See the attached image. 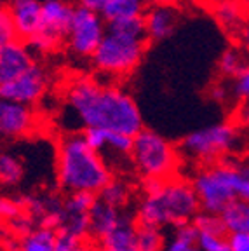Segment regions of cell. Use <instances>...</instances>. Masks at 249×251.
Segmentation results:
<instances>
[{"instance_id": "obj_1", "label": "cell", "mask_w": 249, "mask_h": 251, "mask_svg": "<svg viewBox=\"0 0 249 251\" xmlns=\"http://www.w3.org/2000/svg\"><path fill=\"white\" fill-rule=\"evenodd\" d=\"M65 114L82 131L106 129L134 138L145 129L140 106L124 87L87 75L66 84Z\"/></svg>"}, {"instance_id": "obj_2", "label": "cell", "mask_w": 249, "mask_h": 251, "mask_svg": "<svg viewBox=\"0 0 249 251\" xmlns=\"http://www.w3.org/2000/svg\"><path fill=\"white\" fill-rule=\"evenodd\" d=\"M56 180L63 192L98 196L113 180V171L101 153L87 145L82 131L65 133L56 147Z\"/></svg>"}, {"instance_id": "obj_3", "label": "cell", "mask_w": 249, "mask_h": 251, "mask_svg": "<svg viewBox=\"0 0 249 251\" xmlns=\"http://www.w3.org/2000/svg\"><path fill=\"white\" fill-rule=\"evenodd\" d=\"M200 211V202L194 187L181 178L164 181L157 194H145L136 209V222L150 227H168L192 222Z\"/></svg>"}, {"instance_id": "obj_4", "label": "cell", "mask_w": 249, "mask_h": 251, "mask_svg": "<svg viewBox=\"0 0 249 251\" xmlns=\"http://www.w3.org/2000/svg\"><path fill=\"white\" fill-rule=\"evenodd\" d=\"M147 37L108 26L105 39L91 58L94 70L108 78H122L136 70L147 52Z\"/></svg>"}, {"instance_id": "obj_5", "label": "cell", "mask_w": 249, "mask_h": 251, "mask_svg": "<svg viewBox=\"0 0 249 251\" xmlns=\"http://www.w3.org/2000/svg\"><path fill=\"white\" fill-rule=\"evenodd\" d=\"M131 164L145 180H169L178 173L179 152L168 138L145 127L132 138Z\"/></svg>"}, {"instance_id": "obj_6", "label": "cell", "mask_w": 249, "mask_h": 251, "mask_svg": "<svg viewBox=\"0 0 249 251\" xmlns=\"http://www.w3.org/2000/svg\"><path fill=\"white\" fill-rule=\"evenodd\" d=\"M241 168L235 162H218L197 173L192 181L200 202V209L222 215L230 204L237 201Z\"/></svg>"}, {"instance_id": "obj_7", "label": "cell", "mask_w": 249, "mask_h": 251, "mask_svg": "<svg viewBox=\"0 0 249 251\" xmlns=\"http://www.w3.org/2000/svg\"><path fill=\"white\" fill-rule=\"evenodd\" d=\"M241 129L232 122L211 124L188 133L179 143L181 153L200 162H214L239 149Z\"/></svg>"}, {"instance_id": "obj_8", "label": "cell", "mask_w": 249, "mask_h": 251, "mask_svg": "<svg viewBox=\"0 0 249 251\" xmlns=\"http://www.w3.org/2000/svg\"><path fill=\"white\" fill-rule=\"evenodd\" d=\"M77 5L72 0H44L42 28L25 42L33 54H52L65 46Z\"/></svg>"}, {"instance_id": "obj_9", "label": "cell", "mask_w": 249, "mask_h": 251, "mask_svg": "<svg viewBox=\"0 0 249 251\" xmlns=\"http://www.w3.org/2000/svg\"><path fill=\"white\" fill-rule=\"evenodd\" d=\"M108 25L100 12L75 7L74 20L66 35L65 46L72 56L78 59H91L101 40L105 39Z\"/></svg>"}, {"instance_id": "obj_10", "label": "cell", "mask_w": 249, "mask_h": 251, "mask_svg": "<svg viewBox=\"0 0 249 251\" xmlns=\"http://www.w3.org/2000/svg\"><path fill=\"white\" fill-rule=\"evenodd\" d=\"M49 84H51V77H49L47 70L40 63H33L18 78L0 86V98L33 106L46 96Z\"/></svg>"}, {"instance_id": "obj_11", "label": "cell", "mask_w": 249, "mask_h": 251, "mask_svg": "<svg viewBox=\"0 0 249 251\" xmlns=\"http://www.w3.org/2000/svg\"><path fill=\"white\" fill-rule=\"evenodd\" d=\"M39 126V115L33 106L21 105L11 100L0 98V138L18 140L30 136Z\"/></svg>"}, {"instance_id": "obj_12", "label": "cell", "mask_w": 249, "mask_h": 251, "mask_svg": "<svg viewBox=\"0 0 249 251\" xmlns=\"http://www.w3.org/2000/svg\"><path fill=\"white\" fill-rule=\"evenodd\" d=\"M84 138H86L87 145L94 150V152L101 153L105 159L106 153H110V159L106 164L112 168L115 161L131 162V150H132V138L127 134L115 133V131H106V129H86L82 131Z\"/></svg>"}, {"instance_id": "obj_13", "label": "cell", "mask_w": 249, "mask_h": 251, "mask_svg": "<svg viewBox=\"0 0 249 251\" xmlns=\"http://www.w3.org/2000/svg\"><path fill=\"white\" fill-rule=\"evenodd\" d=\"M44 0H7L9 14L18 40L28 42L42 28Z\"/></svg>"}, {"instance_id": "obj_14", "label": "cell", "mask_w": 249, "mask_h": 251, "mask_svg": "<svg viewBox=\"0 0 249 251\" xmlns=\"http://www.w3.org/2000/svg\"><path fill=\"white\" fill-rule=\"evenodd\" d=\"M35 63L33 52L23 40L0 44V86L18 78Z\"/></svg>"}, {"instance_id": "obj_15", "label": "cell", "mask_w": 249, "mask_h": 251, "mask_svg": "<svg viewBox=\"0 0 249 251\" xmlns=\"http://www.w3.org/2000/svg\"><path fill=\"white\" fill-rule=\"evenodd\" d=\"M143 23L148 42H160L168 39L178 26V9L173 4L148 7L145 9Z\"/></svg>"}, {"instance_id": "obj_16", "label": "cell", "mask_w": 249, "mask_h": 251, "mask_svg": "<svg viewBox=\"0 0 249 251\" xmlns=\"http://www.w3.org/2000/svg\"><path fill=\"white\" fill-rule=\"evenodd\" d=\"M209 11L220 26L234 37H237L248 14V9L241 0H211Z\"/></svg>"}, {"instance_id": "obj_17", "label": "cell", "mask_w": 249, "mask_h": 251, "mask_svg": "<svg viewBox=\"0 0 249 251\" xmlns=\"http://www.w3.org/2000/svg\"><path fill=\"white\" fill-rule=\"evenodd\" d=\"M122 213L124 211L112 208L110 204L103 202L96 197L89 211V235L94 241L101 243L106 235L117 227V224L122 218Z\"/></svg>"}, {"instance_id": "obj_18", "label": "cell", "mask_w": 249, "mask_h": 251, "mask_svg": "<svg viewBox=\"0 0 249 251\" xmlns=\"http://www.w3.org/2000/svg\"><path fill=\"white\" fill-rule=\"evenodd\" d=\"M101 246L112 251H138V222L129 213H122L121 222L113 228Z\"/></svg>"}, {"instance_id": "obj_19", "label": "cell", "mask_w": 249, "mask_h": 251, "mask_svg": "<svg viewBox=\"0 0 249 251\" xmlns=\"http://www.w3.org/2000/svg\"><path fill=\"white\" fill-rule=\"evenodd\" d=\"M145 5L141 0H103L100 14L106 25L119 23V21L138 18L145 14Z\"/></svg>"}, {"instance_id": "obj_20", "label": "cell", "mask_w": 249, "mask_h": 251, "mask_svg": "<svg viewBox=\"0 0 249 251\" xmlns=\"http://www.w3.org/2000/svg\"><path fill=\"white\" fill-rule=\"evenodd\" d=\"M220 216L228 234H249V201H234Z\"/></svg>"}, {"instance_id": "obj_21", "label": "cell", "mask_w": 249, "mask_h": 251, "mask_svg": "<svg viewBox=\"0 0 249 251\" xmlns=\"http://www.w3.org/2000/svg\"><path fill=\"white\" fill-rule=\"evenodd\" d=\"M58 230L51 227L31 228L20 239V251H54Z\"/></svg>"}, {"instance_id": "obj_22", "label": "cell", "mask_w": 249, "mask_h": 251, "mask_svg": "<svg viewBox=\"0 0 249 251\" xmlns=\"http://www.w3.org/2000/svg\"><path fill=\"white\" fill-rule=\"evenodd\" d=\"M249 67V56L244 52L241 46H232L228 47L218 61V72L225 78L234 80L237 75H241L246 68Z\"/></svg>"}, {"instance_id": "obj_23", "label": "cell", "mask_w": 249, "mask_h": 251, "mask_svg": "<svg viewBox=\"0 0 249 251\" xmlns=\"http://www.w3.org/2000/svg\"><path fill=\"white\" fill-rule=\"evenodd\" d=\"M25 178V166L18 155L11 152H0V185L16 187Z\"/></svg>"}, {"instance_id": "obj_24", "label": "cell", "mask_w": 249, "mask_h": 251, "mask_svg": "<svg viewBox=\"0 0 249 251\" xmlns=\"http://www.w3.org/2000/svg\"><path fill=\"white\" fill-rule=\"evenodd\" d=\"M96 197L100 201H103V202L110 204L112 208L124 211L129 199H131V188H129V185L125 183V181L115 180V178H113V180L110 181V183L106 185Z\"/></svg>"}, {"instance_id": "obj_25", "label": "cell", "mask_w": 249, "mask_h": 251, "mask_svg": "<svg viewBox=\"0 0 249 251\" xmlns=\"http://www.w3.org/2000/svg\"><path fill=\"white\" fill-rule=\"evenodd\" d=\"M164 246L160 228L138 224V251H164Z\"/></svg>"}, {"instance_id": "obj_26", "label": "cell", "mask_w": 249, "mask_h": 251, "mask_svg": "<svg viewBox=\"0 0 249 251\" xmlns=\"http://www.w3.org/2000/svg\"><path fill=\"white\" fill-rule=\"evenodd\" d=\"M192 224L197 227L199 234H214V235H228L225 225L222 222V216L213 215V213L199 211Z\"/></svg>"}, {"instance_id": "obj_27", "label": "cell", "mask_w": 249, "mask_h": 251, "mask_svg": "<svg viewBox=\"0 0 249 251\" xmlns=\"http://www.w3.org/2000/svg\"><path fill=\"white\" fill-rule=\"evenodd\" d=\"M96 196L86 192L68 194L66 199H63V213H72V215H89L93 208Z\"/></svg>"}, {"instance_id": "obj_28", "label": "cell", "mask_w": 249, "mask_h": 251, "mask_svg": "<svg viewBox=\"0 0 249 251\" xmlns=\"http://www.w3.org/2000/svg\"><path fill=\"white\" fill-rule=\"evenodd\" d=\"M199 251H230V243L226 235L199 234Z\"/></svg>"}, {"instance_id": "obj_29", "label": "cell", "mask_w": 249, "mask_h": 251, "mask_svg": "<svg viewBox=\"0 0 249 251\" xmlns=\"http://www.w3.org/2000/svg\"><path fill=\"white\" fill-rule=\"evenodd\" d=\"M16 39H18V37H16L14 26H12L7 2L0 0V44L11 42V40H16Z\"/></svg>"}, {"instance_id": "obj_30", "label": "cell", "mask_w": 249, "mask_h": 251, "mask_svg": "<svg viewBox=\"0 0 249 251\" xmlns=\"http://www.w3.org/2000/svg\"><path fill=\"white\" fill-rule=\"evenodd\" d=\"M82 248H84L82 239H78V237H75V235L68 234V232L58 230L54 251H80Z\"/></svg>"}, {"instance_id": "obj_31", "label": "cell", "mask_w": 249, "mask_h": 251, "mask_svg": "<svg viewBox=\"0 0 249 251\" xmlns=\"http://www.w3.org/2000/svg\"><path fill=\"white\" fill-rule=\"evenodd\" d=\"M232 93L242 100V103H249V67L232 80Z\"/></svg>"}, {"instance_id": "obj_32", "label": "cell", "mask_w": 249, "mask_h": 251, "mask_svg": "<svg viewBox=\"0 0 249 251\" xmlns=\"http://www.w3.org/2000/svg\"><path fill=\"white\" fill-rule=\"evenodd\" d=\"M18 215H21V204L14 202L11 199L0 197V220H12Z\"/></svg>"}, {"instance_id": "obj_33", "label": "cell", "mask_w": 249, "mask_h": 251, "mask_svg": "<svg viewBox=\"0 0 249 251\" xmlns=\"http://www.w3.org/2000/svg\"><path fill=\"white\" fill-rule=\"evenodd\" d=\"M241 168V180L237 187V199L249 201V162L239 166Z\"/></svg>"}, {"instance_id": "obj_34", "label": "cell", "mask_w": 249, "mask_h": 251, "mask_svg": "<svg viewBox=\"0 0 249 251\" xmlns=\"http://www.w3.org/2000/svg\"><path fill=\"white\" fill-rule=\"evenodd\" d=\"M164 251H199V248L195 243L179 239V237L173 235V239L164 246Z\"/></svg>"}, {"instance_id": "obj_35", "label": "cell", "mask_w": 249, "mask_h": 251, "mask_svg": "<svg viewBox=\"0 0 249 251\" xmlns=\"http://www.w3.org/2000/svg\"><path fill=\"white\" fill-rule=\"evenodd\" d=\"M230 251H249V234H228Z\"/></svg>"}, {"instance_id": "obj_36", "label": "cell", "mask_w": 249, "mask_h": 251, "mask_svg": "<svg viewBox=\"0 0 249 251\" xmlns=\"http://www.w3.org/2000/svg\"><path fill=\"white\" fill-rule=\"evenodd\" d=\"M9 225H11V228L12 230H16V232H20L21 235H25V234H28V232L31 230V222H30V218L28 216H25L23 213L21 215H18L16 218H12V220H9L7 222Z\"/></svg>"}, {"instance_id": "obj_37", "label": "cell", "mask_w": 249, "mask_h": 251, "mask_svg": "<svg viewBox=\"0 0 249 251\" xmlns=\"http://www.w3.org/2000/svg\"><path fill=\"white\" fill-rule=\"evenodd\" d=\"M237 40H239V46H241L246 54L249 56V11H248V14H246V20H244V23H242L241 30H239V33H237Z\"/></svg>"}, {"instance_id": "obj_38", "label": "cell", "mask_w": 249, "mask_h": 251, "mask_svg": "<svg viewBox=\"0 0 249 251\" xmlns=\"http://www.w3.org/2000/svg\"><path fill=\"white\" fill-rule=\"evenodd\" d=\"M103 0H75V5L82 9H87V11H93V12H100L101 9Z\"/></svg>"}, {"instance_id": "obj_39", "label": "cell", "mask_w": 249, "mask_h": 251, "mask_svg": "<svg viewBox=\"0 0 249 251\" xmlns=\"http://www.w3.org/2000/svg\"><path fill=\"white\" fill-rule=\"evenodd\" d=\"M226 87L222 86V84H218V86H214L213 91H211V96H213L214 100H218V101H223V100L226 98Z\"/></svg>"}, {"instance_id": "obj_40", "label": "cell", "mask_w": 249, "mask_h": 251, "mask_svg": "<svg viewBox=\"0 0 249 251\" xmlns=\"http://www.w3.org/2000/svg\"><path fill=\"white\" fill-rule=\"evenodd\" d=\"M239 119L244 124L249 126V103H242L241 105V108H239Z\"/></svg>"}, {"instance_id": "obj_41", "label": "cell", "mask_w": 249, "mask_h": 251, "mask_svg": "<svg viewBox=\"0 0 249 251\" xmlns=\"http://www.w3.org/2000/svg\"><path fill=\"white\" fill-rule=\"evenodd\" d=\"M143 2V5L145 7H155V5H169V4H173L174 0H141Z\"/></svg>"}, {"instance_id": "obj_42", "label": "cell", "mask_w": 249, "mask_h": 251, "mask_svg": "<svg viewBox=\"0 0 249 251\" xmlns=\"http://www.w3.org/2000/svg\"><path fill=\"white\" fill-rule=\"evenodd\" d=\"M93 251H112V250H106L103 246H98V248H93Z\"/></svg>"}, {"instance_id": "obj_43", "label": "cell", "mask_w": 249, "mask_h": 251, "mask_svg": "<svg viewBox=\"0 0 249 251\" xmlns=\"http://www.w3.org/2000/svg\"><path fill=\"white\" fill-rule=\"evenodd\" d=\"M0 251H7V250H5V243L2 239H0Z\"/></svg>"}, {"instance_id": "obj_44", "label": "cell", "mask_w": 249, "mask_h": 251, "mask_svg": "<svg viewBox=\"0 0 249 251\" xmlns=\"http://www.w3.org/2000/svg\"><path fill=\"white\" fill-rule=\"evenodd\" d=\"M242 4H244V5H246V9L249 11V0H242Z\"/></svg>"}, {"instance_id": "obj_45", "label": "cell", "mask_w": 249, "mask_h": 251, "mask_svg": "<svg viewBox=\"0 0 249 251\" xmlns=\"http://www.w3.org/2000/svg\"><path fill=\"white\" fill-rule=\"evenodd\" d=\"M80 251H93V248H87V246H84V248H82Z\"/></svg>"}, {"instance_id": "obj_46", "label": "cell", "mask_w": 249, "mask_h": 251, "mask_svg": "<svg viewBox=\"0 0 249 251\" xmlns=\"http://www.w3.org/2000/svg\"><path fill=\"white\" fill-rule=\"evenodd\" d=\"M241 2H242V0H241Z\"/></svg>"}]
</instances>
